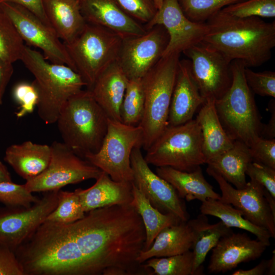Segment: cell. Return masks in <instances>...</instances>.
Masks as SVG:
<instances>
[{
    "instance_id": "6da1fadb",
    "label": "cell",
    "mask_w": 275,
    "mask_h": 275,
    "mask_svg": "<svg viewBox=\"0 0 275 275\" xmlns=\"http://www.w3.org/2000/svg\"><path fill=\"white\" fill-rule=\"evenodd\" d=\"M145 239L135 209L115 205L70 223L45 221L14 253L24 275H133Z\"/></svg>"
},
{
    "instance_id": "7a4b0ae2",
    "label": "cell",
    "mask_w": 275,
    "mask_h": 275,
    "mask_svg": "<svg viewBox=\"0 0 275 275\" xmlns=\"http://www.w3.org/2000/svg\"><path fill=\"white\" fill-rule=\"evenodd\" d=\"M208 30L203 42L221 52L231 62L239 60L246 67L269 61L275 46V22L259 17L239 18L222 10L206 21Z\"/></svg>"
},
{
    "instance_id": "3957f363",
    "label": "cell",
    "mask_w": 275,
    "mask_h": 275,
    "mask_svg": "<svg viewBox=\"0 0 275 275\" xmlns=\"http://www.w3.org/2000/svg\"><path fill=\"white\" fill-rule=\"evenodd\" d=\"M20 61L35 78L32 82L38 93L39 118L46 124L56 123L66 102L86 84L69 66L48 62L40 52L25 45Z\"/></svg>"
},
{
    "instance_id": "277c9868",
    "label": "cell",
    "mask_w": 275,
    "mask_h": 275,
    "mask_svg": "<svg viewBox=\"0 0 275 275\" xmlns=\"http://www.w3.org/2000/svg\"><path fill=\"white\" fill-rule=\"evenodd\" d=\"M108 119L87 89L68 100L56 123L62 142L85 158L99 150L107 132Z\"/></svg>"
},
{
    "instance_id": "5b68a950",
    "label": "cell",
    "mask_w": 275,
    "mask_h": 275,
    "mask_svg": "<svg viewBox=\"0 0 275 275\" xmlns=\"http://www.w3.org/2000/svg\"><path fill=\"white\" fill-rule=\"evenodd\" d=\"M245 67L241 61L231 62V85L221 98L215 100L214 104L219 120L228 135L233 140L250 147L260 136L263 124L254 93L245 80Z\"/></svg>"
},
{
    "instance_id": "8992f818",
    "label": "cell",
    "mask_w": 275,
    "mask_h": 275,
    "mask_svg": "<svg viewBox=\"0 0 275 275\" xmlns=\"http://www.w3.org/2000/svg\"><path fill=\"white\" fill-rule=\"evenodd\" d=\"M180 53L162 57L142 77L144 109L141 127L142 148L147 151L168 126V117Z\"/></svg>"
},
{
    "instance_id": "52a82bcc",
    "label": "cell",
    "mask_w": 275,
    "mask_h": 275,
    "mask_svg": "<svg viewBox=\"0 0 275 275\" xmlns=\"http://www.w3.org/2000/svg\"><path fill=\"white\" fill-rule=\"evenodd\" d=\"M123 38L103 26L86 22L70 42L64 43L74 70L90 90L99 76L117 61Z\"/></svg>"
},
{
    "instance_id": "ba28073f",
    "label": "cell",
    "mask_w": 275,
    "mask_h": 275,
    "mask_svg": "<svg viewBox=\"0 0 275 275\" xmlns=\"http://www.w3.org/2000/svg\"><path fill=\"white\" fill-rule=\"evenodd\" d=\"M146 151V162L156 167L191 172L206 163L201 130L196 119L168 126Z\"/></svg>"
},
{
    "instance_id": "9c48e42d",
    "label": "cell",
    "mask_w": 275,
    "mask_h": 275,
    "mask_svg": "<svg viewBox=\"0 0 275 275\" xmlns=\"http://www.w3.org/2000/svg\"><path fill=\"white\" fill-rule=\"evenodd\" d=\"M144 135L139 125L130 126L108 119L107 132L99 150L85 159L118 182H132L130 163L134 148H142Z\"/></svg>"
},
{
    "instance_id": "30bf717a",
    "label": "cell",
    "mask_w": 275,
    "mask_h": 275,
    "mask_svg": "<svg viewBox=\"0 0 275 275\" xmlns=\"http://www.w3.org/2000/svg\"><path fill=\"white\" fill-rule=\"evenodd\" d=\"M50 148L51 158L47 168L24 184L31 193L59 190L69 184L96 179L102 172L63 142L55 141Z\"/></svg>"
},
{
    "instance_id": "8fae6325",
    "label": "cell",
    "mask_w": 275,
    "mask_h": 275,
    "mask_svg": "<svg viewBox=\"0 0 275 275\" xmlns=\"http://www.w3.org/2000/svg\"><path fill=\"white\" fill-rule=\"evenodd\" d=\"M183 53L190 61L191 75L203 97L205 100L221 98L232 84L231 62L203 41Z\"/></svg>"
},
{
    "instance_id": "7c38bea8",
    "label": "cell",
    "mask_w": 275,
    "mask_h": 275,
    "mask_svg": "<svg viewBox=\"0 0 275 275\" xmlns=\"http://www.w3.org/2000/svg\"><path fill=\"white\" fill-rule=\"evenodd\" d=\"M59 190L44 192L41 198L28 207L1 208L0 244L14 252L56 208Z\"/></svg>"
},
{
    "instance_id": "4fadbf2b",
    "label": "cell",
    "mask_w": 275,
    "mask_h": 275,
    "mask_svg": "<svg viewBox=\"0 0 275 275\" xmlns=\"http://www.w3.org/2000/svg\"><path fill=\"white\" fill-rule=\"evenodd\" d=\"M0 10L12 22L24 42L40 49L49 62L66 65L74 70L65 44L51 27L19 5L3 3Z\"/></svg>"
},
{
    "instance_id": "5bb4252c",
    "label": "cell",
    "mask_w": 275,
    "mask_h": 275,
    "mask_svg": "<svg viewBox=\"0 0 275 275\" xmlns=\"http://www.w3.org/2000/svg\"><path fill=\"white\" fill-rule=\"evenodd\" d=\"M139 35L124 37L117 62L128 78H142L162 58L168 46V33L155 25Z\"/></svg>"
},
{
    "instance_id": "9a60e30c",
    "label": "cell",
    "mask_w": 275,
    "mask_h": 275,
    "mask_svg": "<svg viewBox=\"0 0 275 275\" xmlns=\"http://www.w3.org/2000/svg\"><path fill=\"white\" fill-rule=\"evenodd\" d=\"M130 163L133 173L132 182L154 207L162 213L172 214L182 221L189 219V215L184 201L171 184L150 169L141 147L132 150Z\"/></svg>"
},
{
    "instance_id": "2e32d148",
    "label": "cell",
    "mask_w": 275,
    "mask_h": 275,
    "mask_svg": "<svg viewBox=\"0 0 275 275\" xmlns=\"http://www.w3.org/2000/svg\"><path fill=\"white\" fill-rule=\"evenodd\" d=\"M207 173L217 182L222 192L219 200L233 205L243 217L254 224L263 227L275 238V217L264 196L265 188L254 179L241 189L233 187L217 172L207 167Z\"/></svg>"
},
{
    "instance_id": "e0dca14e",
    "label": "cell",
    "mask_w": 275,
    "mask_h": 275,
    "mask_svg": "<svg viewBox=\"0 0 275 275\" xmlns=\"http://www.w3.org/2000/svg\"><path fill=\"white\" fill-rule=\"evenodd\" d=\"M157 24L163 26L169 37L163 56L173 53H181L202 42L208 30L206 22H195L188 19L178 0H163L154 17L144 26L148 29Z\"/></svg>"
},
{
    "instance_id": "ac0fdd59",
    "label": "cell",
    "mask_w": 275,
    "mask_h": 275,
    "mask_svg": "<svg viewBox=\"0 0 275 275\" xmlns=\"http://www.w3.org/2000/svg\"><path fill=\"white\" fill-rule=\"evenodd\" d=\"M268 246L251 239L245 233L234 232L222 238L212 249L208 269L210 273L226 272L241 263L260 258Z\"/></svg>"
},
{
    "instance_id": "d6986e66",
    "label": "cell",
    "mask_w": 275,
    "mask_h": 275,
    "mask_svg": "<svg viewBox=\"0 0 275 275\" xmlns=\"http://www.w3.org/2000/svg\"><path fill=\"white\" fill-rule=\"evenodd\" d=\"M205 100L191 75L190 61L180 60L170 106L168 126L181 125L193 119Z\"/></svg>"
},
{
    "instance_id": "ffe728a7",
    "label": "cell",
    "mask_w": 275,
    "mask_h": 275,
    "mask_svg": "<svg viewBox=\"0 0 275 275\" xmlns=\"http://www.w3.org/2000/svg\"><path fill=\"white\" fill-rule=\"evenodd\" d=\"M86 22L100 25L122 37L141 35L144 25L125 13L115 0H78Z\"/></svg>"
},
{
    "instance_id": "44dd1931",
    "label": "cell",
    "mask_w": 275,
    "mask_h": 275,
    "mask_svg": "<svg viewBox=\"0 0 275 275\" xmlns=\"http://www.w3.org/2000/svg\"><path fill=\"white\" fill-rule=\"evenodd\" d=\"M94 185L87 189L75 190L85 213L115 205L130 204L132 200V182H118L102 172Z\"/></svg>"
},
{
    "instance_id": "7402d4cb",
    "label": "cell",
    "mask_w": 275,
    "mask_h": 275,
    "mask_svg": "<svg viewBox=\"0 0 275 275\" xmlns=\"http://www.w3.org/2000/svg\"><path fill=\"white\" fill-rule=\"evenodd\" d=\"M128 81V78L116 61L99 76L89 90L111 120L121 122L120 107Z\"/></svg>"
},
{
    "instance_id": "603a6c76",
    "label": "cell",
    "mask_w": 275,
    "mask_h": 275,
    "mask_svg": "<svg viewBox=\"0 0 275 275\" xmlns=\"http://www.w3.org/2000/svg\"><path fill=\"white\" fill-rule=\"evenodd\" d=\"M50 158V146L26 141L8 147L4 160L28 181L42 173L48 167Z\"/></svg>"
},
{
    "instance_id": "cb8c5ba5",
    "label": "cell",
    "mask_w": 275,
    "mask_h": 275,
    "mask_svg": "<svg viewBox=\"0 0 275 275\" xmlns=\"http://www.w3.org/2000/svg\"><path fill=\"white\" fill-rule=\"evenodd\" d=\"M214 103L213 98L206 99L196 118L201 130L205 163L231 148L234 142L224 130Z\"/></svg>"
},
{
    "instance_id": "d4e9b609",
    "label": "cell",
    "mask_w": 275,
    "mask_h": 275,
    "mask_svg": "<svg viewBox=\"0 0 275 275\" xmlns=\"http://www.w3.org/2000/svg\"><path fill=\"white\" fill-rule=\"evenodd\" d=\"M156 173L171 184L179 197L187 201L208 199L219 200L221 196L205 179L200 166L191 172L179 171L170 167H156Z\"/></svg>"
},
{
    "instance_id": "484cf974",
    "label": "cell",
    "mask_w": 275,
    "mask_h": 275,
    "mask_svg": "<svg viewBox=\"0 0 275 275\" xmlns=\"http://www.w3.org/2000/svg\"><path fill=\"white\" fill-rule=\"evenodd\" d=\"M194 237L188 221L167 226L158 234L148 250L141 251L137 261L142 264L153 257H166L184 253L191 249Z\"/></svg>"
},
{
    "instance_id": "4316f807",
    "label": "cell",
    "mask_w": 275,
    "mask_h": 275,
    "mask_svg": "<svg viewBox=\"0 0 275 275\" xmlns=\"http://www.w3.org/2000/svg\"><path fill=\"white\" fill-rule=\"evenodd\" d=\"M42 2L51 28L64 43L72 41L85 25L78 0H42Z\"/></svg>"
},
{
    "instance_id": "83f0119b",
    "label": "cell",
    "mask_w": 275,
    "mask_h": 275,
    "mask_svg": "<svg viewBox=\"0 0 275 275\" xmlns=\"http://www.w3.org/2000/svg\"><path fill=\"white\" fill-rule=\"evenodd\" d=\"M194 233V239L191 249L194 254V275L203 274V263L208 252L219 240L233 233L231 228L223 222L211 224L206 215L201 213L195 218L188 220Z\"/></svg>"
},
{
    "instance_id": "f1b7e54d",
    "label": "cell",
    "mask_w": 275,
    "mask_h": 275,
    "mask_svg": "<svg viewBox=\"0 0 275 275\" xmlns=\"http://www.w3.org/2000/svg\"><path fill=\"white\" fill-rule=\"evenodd\" d=\"M252 161L249 147L234 141L231 148L206 163L235 188L241 189L246 186L245 172Z\"/></svg>"
},
{
    "instance_id": "f546056e",
    "label": "cell",
    "mask_w": 275,
    "mask_h": 275,
    "mask_svg": "<svg viewBox=\"0 0 275 275\" xmlns=\"http://www.w3.org/2000/svg\"><path fill=\"white\" fill-rule=\"evenodd\" d=\"M132 200L130 203L142 219L146 240L142 251L148 250L155 237L164 228L182 222L171 214H164L154 207L144 194L132 183Z\"/></svg>"
},
{
    "instance_id": "4dcf8cb0",
    "label": "cell",
    "mask_w": 275,
    "mask_h": 275,
    "mask_svg": "<svg viewBox=\"0 0 275 275\" xmlns=\"http://www.w3.org/2000/svg\"><path fill=\"white\" fill-rule=\"evenodd\" d=\"M201 213L218 217L227 226L248 231L257 237V239L268 246L271 238L265 228L257 226L244 218L241 212L231 204L219 200L208 199L202 202L200 208Z\"/></svg>"
},
{
    "instance_id": "1f68e13d",
    "label": "cell",
    "mask_w": 275,
    "mask_h": 275,
    "mask_svg": "<svg viewBox=\"0 0 275 275\" xmlns=\"http://www.w3.org/2000/svg\"><path fill=\"white\" fill-rule=\"evenodd\" d=\"M144 94L142 79H128L120 107L121 122L130 126H138L144 109Z\"/></svg>"
},
{
    "instance_id": "d6a6232c",
    "label": "cell",
    "mask_w": 275,
    "mask_h": 275,
    "mask_svg": "<svg viewBox=\"0 0 275 275\" xmlns=\"http://www.w3.org/2000/svg\"><path fill=\"white\" fill-rule=\"evenodd\" d=\"M144 266L156 275H194V254L184 253L166 257H153L146 261Z\"/></svg>"
},
{
    "instance_id": "836d02e7",
    "label": "cell",
    "mask_w": 275,
    "mask_h": 275,
    "mask_svg": "<svg viewBox=\"0 0 275 275\" xmlns=\"http://www.w3.org/2000/svg\"><path fill=\"white\" fill-rule=\"evenodd\" d=\"M24 42L12 22L0 10V59L11 64L21 60Z\"/></svg>"
},
{
    "instance_id": "e575fe53",
    "label": "cell",
    "mask_w": 275,
    "mask_h": 275,
    "mask_svg": "<svg viewBox=\"0 0 275 275\" xmlns=\"http://www.w3.org/2000/svg\"><path fill=\"white\" fill-rule=\"evenodd\" d=\"M78 195L74 191L59 190L56 208L47 216L46 221L68 224L75 222L85 215Z\"/></svg>"
},
{
    "instance_id": "d590c367",
    "label": "cell",
    "mask_w": 275,
    "mask_h": 275,
    "mask_svg": "<svg viewBox=\"0 0 275 275\" xmlns=\"http://www.w3.org/2000/svg\"><path fill=\"white\" fill-rule=\"evenodd\" d=\"M242 0H178L183 12L190 20L205 22L225 7Z\"/></svg>"
},
{
    "instance_id": "8d00e7d4",
    "label": "cell",
    "mask_w": 275,
    "mask_h": 275,
    "mask_svg": "<svg viewBox=\"0 0 275 275\" xmlns=\"http://www.w3.org/2000/svg\"><path fill=\"white\" fill-rule=\"evenodd\" d=\"M222 10L239 18H274L275 0H242L227 6Z\"/></svg>"
},
{
    "instance_id": "74e56055",
    "label": "cell",
    "mask_w": 275,
    "mask_h": 275,
    "mask_svg": "<svg viewBox=\"0 0 275 275\" xmlns=\"http://www.w3.org/2000/svg\"><path fill=\"white\" fill-rule=\"evenodd\" d=\"M39 199L28 190L25 184L12 181L0 182V202L6 206L28 207Z\"/></svg>"
},
{
    "instance_id": "f35d334b",
    "label": "cell",
    "mask_w": 275,
    "mask_h": 275,
    "mask_svg": "<svg viewBox=\"0 0 275 275\" xmlns=\"http://www.w3.org/2000/svg\"><path fill=\"white\" fill-rule=\"evenodd\" d=\"M244 74L246 84L254 94L275 97V72H254L245 67Z\"/></svg>"
},
{
    "instance_id": "ab89813d",
    "label": "cell",
    "mask_w": 275,
    "mask_h": 275,
    "mask_svg": "<svg viewBox=\"0 0 275 275\" xmlns=\"http://www.w3.org/2000/svg\"><path fill=\"white\" fill-rule=\"evenodd\" d=\"M13 96L19 105L15 113L18 118L32 113L37 107L39 96L37 89L33 82H21L15 86Z\"/></svg>"
},
{
    "instance_id": "60d3db41",
    "label": "cell",
    "mask_w": 275,
    "mask_h": 275,
    "mask_svg": "<svg viewBox=\"0 0 275 275\" xmlns=\"http://www.w3.org/2000/svg\"><path fill=\"white\" fill-rule=\"evenodd\" d=\"M115 1L125 13L140 23H149L157 11L154 0Z\"/></svg>"
},
{
    "instance_id": "b9f144b4",
    "label": "cell",
    "mask_w": 275,
    "mask_h": 275,
    "mask_svg": "<svg viewBox=\"0 0 275 275\" xmlns=\"http://www.w3.org/2000/svg\"><path fill=\"white\" fill-rule=\"evenodd\" d=\"M249 148L253 161L275 169L274 139H267L259 136Z\"/></svg>"
},
{
    "instance_id": "7bdbcfd3",
    "label": "cell",
    "mask_w": 275,
    "mask_h": 275,
    "mask_svg": "<svg viewBox=\"0 0 275 275\" xmlns=\"http://www.w3.org/2000/svg\"><path fill=\"white\" fill-rule=\"evenodd\" d=\"M246 175L258 182L275 198V169L255 161L248 166Z\"/></svg>"
},
{
    "instance_id": "ee69618b",
    "label": "cell",
    "mask_w": 275,
    "mask_h": 275,
    "mask_svg": "<svg viewBox=\"0 0 275 275\" xmlns=\"http://www.w3.org/2000/svg\"><path fill=\"white\" fill-rule=\"evenodd\" d=\"M0 275H24L14 252L0 244Z\"/></svg>"
},
{
    "instance_id": "f6af8a7d",
    "label": "cell",
    "mask_w": 275,
    "mask_h": 275,
    "mask_svg": "<svg viewBox=\"0 0 275 275\" xmlns=\"http://www.w3.org/2000/svg\"><path fill=\"white\" fill-rule=\"evenodd\" d=\"M3 3H10L22 6L51 27L45 14L42 0H0V4Z\"/></svg>"
},
{
    "instance_id": "bcb514c9",
    "label": "cell",
    "mask_w": 275,
    "mask_h": 275,
    "mask_svg": "<svg viewBox=\"0 0 275 275\" xmlns=\"http://www.w3.org/2000/svg\"><path fill=\"white\" fill-rule=\"evenodd\" d=\"M14 72L13 64L0 59V105L3 104L7 86Z\"/></svg>"
},
{
    "instance_id": "7dc6e473",
    "label": "cell",
    "mask_w": 275,
    "mask_h": 275,
    "mask_svg": "<svg viewBox=\"0 0 275 275\" xmlns=\"http://www.w3.org/2000/svg\"><path fill=\"white\" fill-rule=\"evenodd\" d=\"M268 109L271 113V117L268 123L263 124L260 136L267 139L275 138V101L271 100L268 103Z\"/></svg>"
},
{
    "instance_id": "c3c4849f",
    "label": "cell",
    "mask_w": 275,
    "mask_h": 275,
    "mask_svg": "<svg viewBox=\"0 0 275 275\" xmlns=\"http://www.w3.org/2000/svg\"><path fill=\"white\" fill-rule=\"evenodd\" d=\"M268 260H262L254 267L248 269H238L235 271L232 275H264L267 274Z\"/></svg>"
},
{
    "instance_id": "681fc988",
    "label": "cell",
    "mask_w": 275,
    "mask_h": 275,
    "mask_svg": "<svg viewBox=\"0 0 275 275\" xmlns=\"http://www.w3.org/2000/svg\"><path fill=\"white\" fill-rule=\"evenodd\" d=\"M11 181L10 173L5 165L0 160V182Z\"/></svg>"
},
{
    "instance_id": "f907efd6",
    "label": "cell",
    "mask_w": 275,
    "mask_h": 275,
    "mask_svg": "<svg viewBox=\"0 0 275 275\" xmlns=\"http://www.w3.org/2000/svg\"><path fill=\"white\" fill-rule=\"evenodd\" d=\"M264 196L270 207L273 215L275 217V198L273 197L265 188L264 189Z\"/></svg>"
},
{
    "instance_id": "816d5d0a",
    "label": "cell",
    "mask_w": 275,
    "mask_h": 275,
    "mask_svg": "<svg viewBox=\"0 0 275 275\" xmlns=\"http://www.w3.org/2000/svg\"><path fill=\"white\" fill-rule=\"evenodd\" d=\"M267 275L275 274V251L273 250L271 258L268 260Z\"/></svg>"
},
{
    "instance_id": "f5cc1de1",
    "label": "cell",
    "mask_w": 275,
    "mask_h": 275,
    "mask_svg": "<svg viewBox=\"0 0 275 275\" xmlns=\"http://www.w3.org/2000/svg\"><path fill=\"white\" fill-rule=\"evenodd\" d=\"M156 7L158 9L161 6L163 0H154Z\"/></svg>"
}]
</instances>
